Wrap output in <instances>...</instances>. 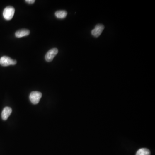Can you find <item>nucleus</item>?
<instances>
[{"mask_svg": "<svg viewBox=\"0 0 155 155\" xmlns=\"http://www.w3.org/2000/svg\"><path fill=\"white\" fill-rule=\"evenodd\" d=\"M15 11L14 7L12 6L6 7L3 11V16L4 19L7 21L11 20L14 16Z\"/></svg>", "mask_w": 155, "mask_h": 155, "instance_id": "1", "label": "nucleus"}, {"mask_svg": "<svg viewBox=\"0 0 155 155\" xmlns=\"http://www.w3.org/2000/svg\"><path fill=\"white\" fill-rule=\"evenodd\" d=\"M16 60L12 59L9 57L3 56L0 59V64L4 67L16 65Z\"/></svg>", "mask_w": 155, "mask_h": 155, "instance_id": "2", "label": "nucleus"}, {"mask_svg": "<svg viewBox=\"0 0 155 155\" xmlns=\"http://www.w3.org/2000/svg\"><path fill=\"white\" fill-rule=\"evenodd\" d=\"M42 97V93L40 92L33 91L30 93L29 99L32 103L37 104L40 101Z\"/></svg>", "mask_w": 155, "mask_h": 155, "instance_id": "3", "label": "nucleus"}, {"mask_svg": "<svg viewBox=\"0 0 155 155\" xmlns=\"http://www.w3.org/2000/svg\"><path fill=\"white\" fill-rule=\"evenodd\" d=\"M58 52V50L56 48H53L50 50L46 54L45 58L47 62H51L53 60V59L56 56Z\"/></svg>", "mask_w": 155, "mask_h": 155, "instance_id": "4", "label": "nucleus"}, {"mask_svg": "<svg viewBox=\"0 0 155 155\" xmlns=\"http://www.w3.org/2000/svg\"><path fill=\"white\" fill-rule=\"evenodd\" d=\"M104 29V26L103 25L98 24L95 26L94 29L91 31L92 35L95 37H98L101 34L103 31Z\"/></svg>", "mask_w": 155, "mask_h": 155, "instance_id": "5", "label": "nucleus"}, {"mask_svg": "<svg viewBox=\"0 0 155 155\" xmlns=\"http://www.w3.org/2000/svg\"><path fill=\"white\" fill-rule=\"evenodd\" d=\"M12 112V110L11 107H6L3 110L1 113L2 119L4 120H6L8 119Z\"/></svg>", "mask_w": 155, "mask_h": 155, "instance_id": "6", "label": "nucleus"}, {"mask_svg": "<svg viewBox=\"0 0 155 155\" xmlns=\"http://www.w3.org/2000/svg\"><path fill=\"white\" fill-rule=\"evenodd\" d=\"M29 34L30 31L28 29H22L16 31L15 33V36L17 38H21L28 35Z\"/></svg>", "mask_w": 155, "mask_h": 155, "instance_id": "7", "label": "nucleus"}, {"mask_svg": "<svg viewBox=\"0 0 155 155\" xmlns=\"http://www.w3.org/2000/svg\"><path fill=\"white\" fill-rule=\"evenodd\" d=\"M55 14L58 19H63L66 18L67 15V12L65 11H58L56 12Z\"/></svg>", "mask_w": 155, "mask_h": 155, "instance_id": "8", "label": "nucleus"}, {"mask_svg": "<svg viewBox=\"0 0 155 155\" xmlns=\"http://www.w3.org/2000/svg\"><path fill=\"white\" fill-rule=\"evenodd\" d=\"M149 150L147 148H141L139 149L136 154V155H150Z\"/></svg>", "mask_w": 155, "mask_h": 155, "instance_id": "9", "label": "nucleus"}, {"mask_svg": "<svg viewBox=\"0 0 155 155\" xmlns=\"http://www.w3.org/2000/svg\"><path fill=\"white\" fill-rule=\"evenodd\" d=\"M25 1L29 4H32L34 3L35 1V0H26Z\"/></svg>", "mask_w": 155, "mask_h": 155, "instance_id": "10", "label": "nucleus"}]
</instances>
